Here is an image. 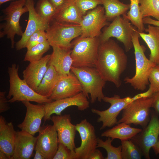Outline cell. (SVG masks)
Masks as SVG:
<instances>
[{"mask_svg":"<svg viewBox=\"0 0 159 159\" xmlns=\"http://www.w3.org/2000/svg\"><path fill=\"white\" fill-rule=\"evenodd\" d=\"M127 57L123 49L110 38L99 45L96 67L106 82L121 86L120 77L126 69Z\"/></svg>","mask_w":159,"mask_h":159,"instance_id":"obj_1","label":"cell"},{"mask_svg":"<svg viewBox=\"0 0 159 159\" xmlns=\"http://www.w3.org/2000/svg\"><path fill=\"white\" fill-rule=\"evenodd\" d=\"M140 37L137 30L133 34L132 39L135 60V74L132 77H126L124 81L135 90L143 91L149 84L148 77L151 70L157 64L146 57L145 54L146 49L140 44Z\"/></svg>","mask_w":159,"mask_h":159,"instance_id":"obj_2","label":"cell"},{"mask_svg":"<svg viewBox=\"0 0 159 159\" xmlns=\"http://www.w3.org/2000/svg\"><path fill=\"white\" fill-rule=\"evenodd\" d=\"M19 65L16 64L8 68L10 84L9 93L6 97L9 102L27 101L43 104L53 100L38 94L32 89L18 74Z\"/></svg>","mask_w":159,"mask_h":159,"instance_id":"obj_3","label":"cell"},{"mask_svg":"<svg viewBox=\"0 0 159 159\" xmlns=\"http://www.w3.org/2000/svg\"><path fill=\"white\" fill-rule=\"evenodd\" d=\"M26 1L17 0L12 2L2 10L3 15L1 20L4 22L0 25V37L6 35L11 41L12 48L14 47L15 36L16 34L21 36L24 33L19 21L21 15L28 12Z\"/></svg>","mask_w":159,"mask_h":159,"instance_id":"obj_4","label":"cell"},{"mask_svg":"<svg viewBox=\"0 0 159 159\" xmlns=\"http://www.w3.org/2000/svg\"><path fill=\"white\" fill-rule=\"evenodd\" d=\"M72 43L73 47L71 56L73 60L72 66L96 67L100 44L99 37L82 38L79 36Z\"/></svg>","mask_w":159,"mask_h":159,"instance_id":"obj_5","label":"cell"},{"mask_svg":"<svg viewBox=\"0 0 159 159\" xmlns=\"http://www.w3.org/2000/svg\"><path fill=\"white\" fill-rule=\"evenodd\" d=\"M71 71L81 83L83 93L93 104L97 100L101 102L105 95L102 89L106 81L101 77L96 67H75L72 66Z\"/></svg>","mask_w":159,"mask_h":159,"instance_id":"obj_6","label":"cell"},{"mask_svg":"<svg viewBox=\"0 0 159 159\" xmlns=\"http://www.w3.org/2000/svg\"><path fill=\"white\" fill-rule=\"evenodd\" d=\"M126 15L116 17L111 23L103 28L99 37L100 43L113 37L122 43L126 52L133 47L132 36L137 29L130 22Z\"/></svg>","mask_w":159,"mask_h":159,"instance_id":"obj_7","label":"cell"},{"mask_svg":"<svg viewBox=\"0 0 159 159\" xmlns=\"http://www.w3.org/2000/svg\"><path fill=\"white\" fill-rule=\"evenodd\" d=\"M47 40L51 46L71 49L72 40L82 33L80 24L64 23L53 20L45 31Z\"/></svg>","mask_w":159,"mask_h":159,"instance_id":"obj_8","label":"cell"},{"mask_svg":"<svg viewBox=\"0 0 159 159\" xmlns=\"http://www.w3.org/2000/svg\"><path fill=\"white\" fill-rule=\"evenodd\" d=\"M154 100L153 94L150 97L135 99L127 105L122 110L121 118L117 123L125 122L139 125L143 128L150 121V108Z\"/></svg>","mask_w":159,"mask_h":159,"instance_id":"obj_9","label":"cell"},{"mask_svg":"<svg viewBox=\"0 0 159 159\" xmlns=\"http://www.w3.org/2000/svg\"><path fill=\"white\" fill-rule=\"evenodd\" d=\"M136 99L135 96L132 97H127L124 98H121L117 95L110 97L105 96L102 100L110 103V107L104 110L95 108L91 109L92 113L99 116L97 122L102 123L100 130H101L107 127H111L117 124V117L120 112L127 105Z\"/></svg>","mask_w":159,"mask_h":159,"instance_id":"obj_10","label":"cell"},{"mask_svg":"<svg viewBox=\"0 0 159 159\" xmlns=\"http://www.w3.org/2000/svg\"><path fill=\"white\" fill-rule=\"evenodd\" d=\"M75 125L81 140L80 145L74 150L76 159H89L97 148V138L95 127L85 119Z\"/></svg>","mask_w":159,"mask_h":159,"instance_id":"obj_11","label":"cell"},{"mask_svg":"<svg viewBox=\"0 0 159 159\" xmlns=\"http://www.w3.org/2000/svg\"><path fill=\"white\" fill-rule=\"evenodd\" d=\"M103 6L100 5L89 10L83 16L80 24L82 33L80 37H99L101 29L109 24Z\"/></svg>","mask_w":159,"mask_h":159,"instance_id":"obj_12","label":"cell"},{"mask_svg":"<svg viewBox=\"0 0 159 159\" xmlns=\"http://www.w3.org/2000/svg\"><path fill=\"white\" fill-rule=\"evenodd\" d=\"M159 136V119L153 113L147 126L131 139L140 149L146 159H150V149L157 143Z\"/></svg>","mask_w":159,"mask_h":159,"instance_id":"obj_13","label":"cell"},{"mask_svg":"<svg viewBox=\"0 0 159 159\" xmlns=\"http://www.w3.org/2000/svg\"><path fill=\"white\" fill-rule=\"evenodd\" d=\"M72 106L77 107L81 111H84L89 107L88 98L81 92L75 95L59 99L44 104L45 115L43 119L44 122L50 120L51 115L54 114L61 115V112L65 109Z\"/></svg>","mask_w":159,"mask_h":159,"instance_id":"obj_14","label":"cell"},{"mask_svg":"<svg viewBox=\"0 0 159 159\" xmlns=\"http://www.w3.org/2000/svg\"><path fill=\"white\" fill-rule=\"evenodd\" d=\"M50 120L56 130L59 143H62L72 151L76 146L75 138L76 133V125L71 122L70 114L53 115Z\"/></svg>","mask_w":159,"mask_h":159,"instance_id":"obj_15","label":"cell"},{"mask_svg":"<svg viewBox=\"0 0 159 159\" xmlns=\"http://www.w3.org/2000/svg\"><path fill=\"white\" fill-rule=\"evenodd\" d=\"M39 132L35 149L38 150L45 159H53L59 143L56 130L53 125H44Z\"/></svg>","mask_w":159,"mask_h":159,"instance_id":"obj_16","label":"cell"},{"mask_svg":"<svg viewBox=\"0 0 159 159\" xmlns=\"http://www.w3.org/2000/svg\"><path fill=\"white\" fill-rule=\"evenodd\" d=\"M21 102L26 108V113L23 121L17 127L34 135L39 132L45 115L44 104L35 105L27 101Z\"/></svg>","mask_w":159,"mask_h":159,"instance_id":"obj_17","label":"cell"},{"mask_svg":"<svg viewBox=\"0 0 159 159\" xmlns=\"http://www.w3.org/2000/svg\"><path fill=\"white\" fill-rule=\"evenodd\" d=\"M71 72L68 75H59L49 98L54 101L72 97L82 92L80 83L74 74Z\"/></svg>","mask_w":159,"mask_h":159,"instance_id":"obj_18","label":"cell"},{"mask_svg":"<svg viewBox=\"0 0 159 159\" xmlns=\"http://www.w3.org/2000/svg\"><path fill=\"white\" fill-rule=\"evenodd\" d=\"M34 4L33 0L26 1V5L29 12L28 20L21 39L16 43L15 48L17 50L26 48L29 38L36 31L39 29L46 31L49 26V24L44 22L38 15L34 7Z\"/></svg>","mask_w":159,"mask_h":159,"instance_id":"obj_19","label":"cell"},{"mask_svg":"<svg viewBox=\"0 0 159 159\" xmlns=\"http://www.w3.org/2000/svg\"><path fill=\"white\" fill-rule=\"evenodd\" d=\"M50 56L47 54L39 60L30 62L23 72V79L35 91L47 70Z\"/></svg>","mask_w":159,"mask_h":159,"instance_id":"obj_20","label":"cell"},{"mask_svg":"<svg viewBox=\"0 0 159 159\" xmlns=\"http://www.w3.org/2000/svg\"><path fill=\"white\" fill-rule=\"evenodd\" d=\"M24 130L16 132L14 154L11 159H29L35 148L37 137Z\"/></svg>","mask_w":159,"mask_h":159,"instance_id":"obj_21","label":"cell"},{"mask_svg":"<svg viewBox=\"0 0 159 159\" xmlns=\"http://www.w3.org/2000/svg\"><path fill=\"white\" fill-rule=\"evenodd\" d=\"M53 52L48 64L52 65L60 75H67L71 73L73 60L71 57V49L52 46Z\"/></svg>","mask_w":159,"mask_h":159,"instance_id":"obj_22","label":"cell"},{"mask_svg":"<svg viewBox=\"0 0 159 159\" xmlns=\"http://www.w3.org/2000/svg\"><path fill=\"white\" fill-rule=\"evenodd\" d=\"M16 131L12 122H7L4 117L0 116V150L11 159L14 151Z\"/></svg>","mask_w":159,"mask_h":159,"instance_id":"obj_23","label":"cell"},{"mask_svg":"<svg viewBox=\"0 0 159 159\" xmlns=\"http://www.w3.org/2000/svg\"><path fill=\"white\" fill-rule=\"evenodd\" d=\"M84 15L74 3L73 0H67L57 9L54 20L64 23L80 24Z\"/></svg>","mask_w":159,"mask_h":159,"instance_id":"obj_24","label":"cell"},{"mask_svg":"<svg viewBox=\"0 0 159 159\" xmlns=\"http://www.w3.org/2000/svg\"><path fill=\"white\" fill-rule=\"evenodd\" d=\"M145 31L148 33H139L150 50L149 59L156 64H159V27L148 24Z\"/></svg>","mask_w":159,"mask_h":159,"instance_id":"obj_25","label":"cell"},{"mask_svg":"<svg viewBox=\"0 0 159 159\" xmlns=\"http://www.w3.org/2000/svg\"><path fill=\"white\" fill-rule=\"evenodd\" d=\"M112 128L106 130L101 134L102 137H109L114 140L119 139L121 141L131 139L142 130L131 127L125 122L117 124Z\"/></svg>","mask_w":159,"mask_h":159,"instance_id":"obj_26","label":"cell"},{"mask_svg":"<svg viewBox=\"0 0 159 159\" xmlns=\"http://www.w3.org/2000/svg\"><path fill=\"white\" fill-rule=\"evenodd\" d=\"M59 74L54 67L48 64L47 70L36 91L39 94L49 98L55 86Z\"/></svg>","mask_w":159,"mask_h":159,"instance_id":"obj_27","label":"cell"},{"mask_svg":"<svg viewBox=\"0 0 159 159\" xmlns=\"http://www.w3.org/2000/svg\"><path fill=\"white\" fill-rule=\"evenodd\" d=\"M105 14L108 21H112L119 16L126 15L130 8V4L120 2L119 0H102Z\"/></svg>","mask_w":159,"mask_h":159,"instance_id":"obj_28","label":"cell"},{"mask_svg":"<svg viewBox=\"0 0 159 159\" xmlns=\"http://www.w3.org/2000/svg\"><path fill=\"white\" fill-rule=\"evenodd\" d=\"M130 0V10L127 13L126 17L139 32H143L145 28L140 10V0Z\"/></svg>","mask_w":159,"mask_h":159,"instance_id":"obj_29","label":"cell"},{"mask_svg":"<svg viewBox=\"0 0 159 159\" xmlns=\"http://www.w3.org/2000/svg\"><path fill=\"white\" fill-rule=\"evenodd\" d=\"M35 9L40 18L49 24L54 20L57 10L48 0H38Z\"/></svg>","mask_w":159,"mask_h":159,"instance_id":"obj_30","label":"cell"},{"mask_svg":"<svg viewBox=\"0 0 159 159\" xmlns=\"http://www.w3.org/2000/svg\"><path fill=\"white\" fill-rule=\"evenodd\" d=\"M140 4L143 18L152 16L159 21V0H140Z\"/></svg>","mask_w":159,"mask_h":159,"instance_id":"obj_31","label":"cell"},{"mask_svg":"<svg viewBox=\"0 0 159 159\" xmlns=\"http://www.w3.org/2000/svg\"><path fill=\"white\" fill-rule=\"evenodd\" d=\"M122 159H140L143 156L139 148L131 140L121 141Z\"/></svg>","mask_w":159,"mask_h":159,"instance_id":"obj_32","label":"cell"},{"mask_svg":"<svg viewBox=\"0 0 159 159\" xmlns=\"http://www.w3.org/2000/svg\"><path fill=\"white\" fill-rule=\"evenodd\" d=\"M50 46L48 40L33 46L27 50L24 61L31 62L39 60L43 57V55L49 49Z\"/></svg>","mask_w":159,"mask_h":159,"instance_id":"obj_33","label":"cell"},{"mask_svg":"<svg viewBox=\"0 0 159 159\" xmlns=\"http://www.w3.org/2000/svg\"><path fill=\"white\" fill-rule=\"evenodd\" d=\"M113 140L108 137L105 141L97 138V148H102L107 153V156L105 159H122L121 157V145L115 147L111 143Z\"/></svg>","mask_w":159,"mask_h":159,"instance_id":"obj_34","label":"cell"},{"mask_svg":"<svg viewBox=\"0 0 159 159\" xmlns=\"http://www.w3.org/2000/svg\"><path fill=\"white\" fill-rule=\"evenodd\" d=\"M150 83L148 90L144 94L146 97L151 96L159 92V64H157L151 70L148 77Z\"/></svg>","mask_w":159,"mask_h":159,"instance_id":"obj_35","label":"cell"},{"mask_svg":"<svg viewBox=\"0 0 159 159\" xmlns=\"http://www.w3.org/2000/svg\"><path fill=\"white\" fill-rule=\"evenodd\" d=\"M84 16L89 10L102 4V0H73Z\"/></svg>","mask_w":159,"mask_h":159,"instance_id":"obj_36","label":"cell"},{"mask_svg":"<svg viewBox=\"0 0 159 159\" xmlns=\"http://www.w3.org/2000/svg\"><path fill=\"white\" fill-rule=\"evenodd\" d=\"M47 40V34L45 30H38L34 33L29 38L26 45L27 50L39 43Z\"/></svg>","mask_w":159,"mask_h":159,"instance_id":"obj_37","label":"cell"},{"mask_svg":"<svg viewBox=\"0 0 159 159\" xmlns=\"http://www.w3.org/2000/svg\"><path fill=\"white\" fill-rule=\"evenodd\" d=\"M53 159H76L74 151H72L64 144L59 143Z\"/></svg>","mask_w":159,"mask_h":159,"instance_id":"obj_38","label":"cell"},{"mask_svg":"<svg viewBox=\"0 0 159 159\" xmlns=\"http://www.w3.org/2000/svg\"><path fill=\"white\" fill-rule=\"evenodd\" d=\"M6 91L0 92V113L6 112L10 109L9 102L6 97Z\"/></svg>","mask_w":159,"mask_h":159,"instance_id":"obj_39","label":"cell"},{"mask_svg":"<svg viewBox=\"0 0 159 159\" xmlns=\"http://www.w3.org/2000/svg\"><path fill=\"white\" fill-rule=\"evenodd\" d=\"M154 100L151 107L154 108L156 112L159 113V92L153 94Z\"/></svg>","mask_w":159,"mask_h":159,"instance_id":"obj_40","label":"cell"},{"mask_svg":"<svg viewBox=\"0 0 159 159\" xmlns=\"http://www.w3.org/2000/svg\"><path fill=\"white\" fill-rule=\"evenodd\" d=\"M143 22L144 24H150L159 27V21L154 20L150 17L143 18Z\"/></svg>","mask_w":159,"mask_h":159,"instance_id":"obj_41","label":"cell"},{"mask_svg":"<svg viewBox=\"0 0 159 159\" xmlns=\"http://www.w3.org/2000/svg\"><path fill=\"white\" fill-rule=\"evenodd\" d=\"M105 158L101 151L96 148L92 154L89 159H104Z\"/></svg>","mask_w":159,"mask_h":159,"instance_id":"obj_42","label":"cell"},{"mask_svg":"<svg viewBox=\"0 0 159 159\" xmlns=\"http://www.w3.org/2000/svg\"><path fill=\"white\" fill-rule=\"evenodd\" d=\"M57 9L63 6L67 0H48Z\"/></svg>","mask_w":159,"mask_h":159,"instance_id":"obj_43","label":"cell"},{"mask_svg":"<svg viewBox=\"0 0 159 159\" xmlns=\"http://www.w3.org/2000/svg\"><path fill=\"white\" fill-rule=\"evenodd\" d=\"M35 153L34 159H45L41 152L37 149H35Z\"/></svg>","mask_w":159,"mask_h":159,"instance_id":"obj_44","label":"cell"},{"mask_svg":"<svg viewBox=\"0 0 159 159\" xmlns=\"http://www.w3.org/2000/svg\"><path fill=\"white\" fill-rule=\"evenodd\" d=\"M156 154H159V139L157 143L152 148Z\"/></svg>","mask_w":159,"mask_h":159,"instance_id":"obj_45","label":"cell"},{"mask_svg":"<svg viewBox=\"0 0 159 159\" xmlns=\"http://www.w3.org/2000/svg\"><path fill=\"white\" fill-rule=\"evenodd\" d=\"M0 159H9L3 151L0 150Z\"/></svg>","mask_w":159,"mask_h":159,"instance_id":"obj_46","label":"cell"},{"mask_svg":"<svg viewBox=\"0 0 159 159\" xmlns=\"http://www.w3.org/2000/svg\"><path fill=\"white\" fill-rule=\"evenodd\" d=\"M12 0H0V5H1L6 2Z\"/></svg>","mask_w":159,"mask_h":159,"instance_id":"obj_47","label":"cell"}]
</instances>
